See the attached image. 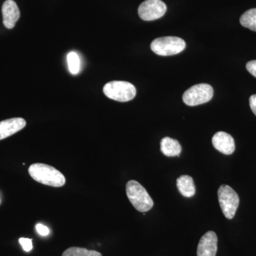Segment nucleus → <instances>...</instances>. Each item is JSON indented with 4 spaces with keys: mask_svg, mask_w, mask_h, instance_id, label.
<instances>
[{
    "mask_svg": "<svg viewBox=\"0 0 256 256\" xmlns=\"http://www.w3.org/2000/svg\"><path fill=\"white\" fill-rule=\"evenodd\" d=\"M28 174L37 182L53 188H60L66 183L65 176L60 171L42 163L32 164L28 168Z\"/></svg>",
    "mask_w": 256,
    "mask_h": 256,
    "instance_id": "f257e3e1",
    "label": "nucleus"
},
{
    "mask_svg": "<svg viewBox=\"0 0 256 256\" xmlns=\"http://www.w3.org/2000/svg\"><path fill=\"white\" fill-rule=\"evenodd\" d=\"M126 194L128 200L136 210L140 212H146L154 205L148 192L137 181L130 180L126 184Z\"/></svg>",
    "mask_w": 256,
    "mask_h": 256,
    "instance_id": "f03ea898",
    "label": "nucleus"
},
{
    "mask_svg": "<svg viewBox=\"0 0 256 256\" xmlns=\"http://www.w3.org/2000/svg\"><path fill=\"white\" fill-rule=\"evenodd\" d=\"M104 94L112 100L128 102L136 97L137 90L130 82L114 80L106 84L104 87Z\"/></svg>",
    "mask_w": 256,
    "mask_h": 256,
    "instance_id": "7ed1b4c3",
    "label": "nucleus"
},
{
    "mask_svg": "<svg viewBox=\"0 0 256 256\" xmlns=\"http://www.w3.org/2000/svg\"><path fill=\"white\" fill-rule=\"evenodd\" d=\"M150 46L156 54L168 56L181 53L186 48V43L178 37L164 36L156 38L152 42Z\"/></svg>",
    "mask_w": 256,
    "mask_h": 256,
    "instance_id": "20e7f679",
    "label": "nucleus"
},
{
    "mask_svg": "<svg viewBox=\"0 0 256 256\" xmlns=\"http://www.w3.org/2000/svg\"><path fill=\"white\" fill-rule=\"evenodd\" d=\"M218 197L220 208L226 218L232 220L240 202L238 194L230 186L223 184L218 188Z\"/></svg>",
    "mask_w": 256,
    "mask_h": 256,
    "instance_id": "39448f33",
    "label": "nucleus"
},
{
    "mask_svg": "<svg viewBox=\"0 0 256 256\" xmlns=\"http://www.w3.org/2000/svg\"><path fill=\"white\" fill-rule=\"evenodd\" d=\"M214 96L213 88L206 84H197L186 90L183 94L184 102L188 106L206 104Z\"/></svg>",
    "mask_w": 256,
    "mask_h": 256,
    "instance_id": "423d86ee",
    "label": "nucleus"
},
{
    "mask_svg": "<svg viewBox=\"0 0 256 256\" xmlns=\"http://www.w3.org/2000/svg\"><path fill=\"white\" fill-rule=\"evenodd\" d=\"M166 4L161 0H146L140 5L138 14L144 21H153L164 16Z\"/></svg>",
    "mask_w": 256,
    "mask_h": 256,
    "instance_id": "0eeeda50",
    "label": "nucleus"
},
{
    "mask_svg": "<svg viewBox=\"0 0 256 256\" xmlns=\"http://www.w3.org/2000/svg\"><path fill=\"white\" fill-rule=\"evenodd\" d=\"M216 234L208 232L200 239L197 248V256H216L217 252Z\"/></svg>",
    "mask_w": 256,
    "mask_h": 256,
    "instance_id": "6e6552de",
    "label": "nucleus"
},
{
    "mask_svg": "<svg viewBox=\"0 0 256 256\" xmlns=\"http://www.w3.org/2000/svg\"><path fill=\"white\" fill-rule=\"evenodd\" d=\"M212 144L216 150L226 156L233 154L235 151V141L227 132L220 131L216 133L212 138Z\"/></svg>",
    "mask_w": 256,
    "mask_h": 256,
    "instance_id": "1a4fd4ad",
    "label": "nucleus"
},
{
    "mask_svg": "<svg viewBox=\"0 0 256 256\" xmlns=\"http://www.w3.org/2000/svg\"><path fill=\"white\" fill-rule=\"evenodd\" d=\"M2 12L3 24L6 28H13L20 18V12L18 4L13 0H6L2 5Z\"/></svg>",
    "mask_w": 256,
    "mask_h": 256,
    "instance_id": "9d476101",
    "label": "nucleus"
},
{
    "mask_svg": "<svg viewBox=\"0 0 256 256\" xmlns=\"http://www.w3.org/2000/svg\"><path fill=\"white\" fill-rule=\"evenodd\" d=\"M26 121L21 118L5 120L0 122V140L10 137L22 130L26 126Z\"/></svg>",
    "mask_w": 256,
    "mask_h": 256,
    "instance_id": "9b49d317",
    "label": "nucleus"
},
{
    "mask_svg": "<svg viewBox=\"0 0 256 256\" xmlns=\"http://www.w3.org/2000/svg\"><path fill=\"white\" fill-rule=\"evenodd\" d=\"M160 150L165 156H180L182 148L176 140L165 137L162 140L161 142H160Z\"/></svg>",
    "mask_w": 256,
    "mask_h": 256,
    "instance_id": "f8f14e48",
    "label": "nucleus"
},
{
    "mask_svg": "<svg viewBox=\"0 0 256 256\" xmlns=\"http://www.w3.org/2000/svg\"><path fill=\"white\" fill-rule=\"evenodd\" d=\"M176 186L178 192L182 196L185 197H192L195 194L196 188L193 178L188 175H182L176 180Z\"/></svg>",
    "mask_w": 256,
    "mask_h": 256,
    "instance_id": "ddd939ff",
    "label": "nucleus"
},
{
    "mask_svg": "<svg viewBox=\"0 0 256 256\" xmlns=\"http://www.w3.org/2000/svg\"><path fill=\"white\" fill-rule=\"evenodd\" d=\"M240 22L244 28L256 32V8L244 13L240 16Z\"/></svg>",
    "mask_w": 256,
    "mask_h": 256,
    "instance_id": "4468645a",
    "label": "nucleus"
},
{
    "mask_svg": "<svg viewBox=\"0 0 256 256\" xmlns=\"http://www.w3.org/2000/svg\"><path fill=\"white\" fill-rule=\"evenodd\" d=\"M62 256H102L100 252L89 250L84 248L72 247L66 250Z\"/></svg>",
    "mask_w": 256,
    "mask_h": 256,
    "instance_id": "2eb2a0df",
    "label": "nucleus"
},
{
    "mask_svg": "<svg viewBox=\"0 0 256 256\" xmlns=\"http://www.w3.org/2000/svg\"><path fill=\"white\" fill-rule=\"evenodd\" d=\"M67 63L69 72L73 74L76 75L80 72V60L78 55L76 52H70L67 56Z\"/></svg>",
    "mask_w": 256,
    "mask_h": 256,
    "instance_id": "dca6fc26",
    "label": "nucleus"
},
{
    "mask_svg": "<svg viewBox=\"0 0 256 256\" xmlns=\"http://www.w3.org/2000/svg\"><path fill=\"white\" fill-rule=\"evenodd\" d=\"M20 244L22 246L24 250L26 252H30L33 248V244H32V240L30 238H20Z\"/></svg>",
    "mask_w": 256,
    "mask_h": 256,
    "instance_id": "f3484780",
    "label": "nucleus"
},
{
    "mask_svg": "<svg viewBox=\"0 0 256 256\" xmlns=\"http://www.w3.org/2000/svg\"><path fill=\"white\" fill-rule=\"evenodd\" d=\"M36 229L37 232L43 236H48L50 233V229L46 226L43 225L42 224H37L36 226Z\"/></svg>",
    "mask_w": 256,
    "mask_h": 256,
    "instance_id": "a211bd4d",
    "label": "nucleus"
},
{
    "mask_svg": "<svg viewBox=\"0 0 256 256\" xmlns=\"http://www.w3.org/2000/svg\"><path fill=\"white\" fill-rule=\"evenodd\" d=\"M248 72L256 78V60H250L246 64Z\"/></svg>",
    "mask_w": 256,
    "mask_h": 256,
    "instance_id": "6ab92c4d",
    "label": "nucleus"
},
{
    "mask_svg": "<svg viewBox=\"0 0 256 256\" xmlns=\"http://www.w3.org/2000/svg\"><path fill=\"white\" fill-rule=\"evenodd\" d=\"M249 104H250V107L252 112L256 116V95L250 96V99H249Z\"/></svg>",
    "mask_w": 256,
    "mask_h": 256,
    "instance_id": "aec40b11",
    "label": "nucleus"
}]
</instances>
